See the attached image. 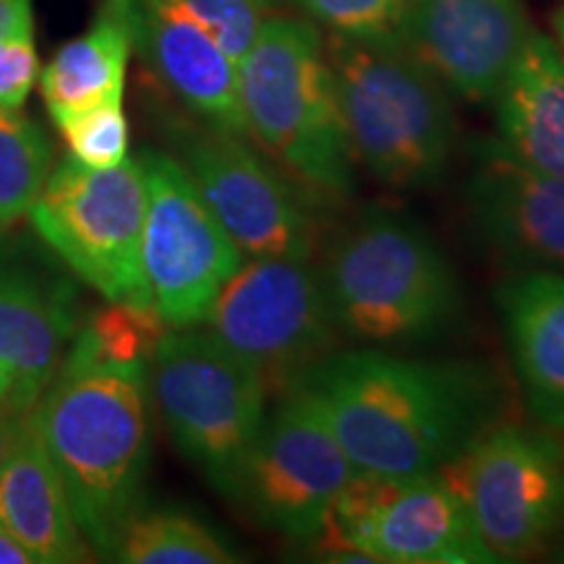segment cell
I'll return each mask as SVG.
<instances>
[{
    "label": "cell",
    "instance_id": "1",
    "mask_svg": "<svg viewBox=\"0 0 564 564\" xmlns=\"http://www.w3.org/2000/svg\"><path fill=\"white\" fill-rule=\"evenodd\" d=\"M291 390L366 476L436 474L505 411L502 382L484 364L379 348H337Z\"/></svg>",
    "mask_w": 564,
    "mask_h": 564
},
{
    "label": "cell",
    "instance_id": "2",
    "mask_svg": "<svg viewBox=\"0 0 564 564\" xmlns=\"http://www.w3.org/2000/svg\"><path fill=\"white\" fill-rule=\"evenodd\" d=\"M32 413L76 525L91 552L110 560L123 528L144 507L150 470L147 366L95 361L68 348Z\"/></svg>",
    "mask_w": 564,
    "mask_h": 564
},
{
    "label": "cell",
    "instance_id": "3",
    "mask_svg": "<svg viewBox=\"0 0 564 564\" xmlns=\"http://www.w3.org/2000/svg\"><path fill=\"white\" fill-rule=\"evenodd\" d=\"M319 274L337 335L356 348H419L463 322L465 293L453 262L403 212H358L329 238Z\"/></svg>",
    "mask_w": 564,
    "mask_h": 564
},
{
    "label": "cell",
    "instance_id": "4",
    "mask_svg": "<svg viewBox=\"0 0 564 564\" xmlns=\"http://www.w3.org/2000/svg\"><path fill=\"white\" fill-rule=\"evenodd\" d=\"M246 137L316 207L356 192V160L343 129L324 32L306 17L274 13L238 61Z\"/></svg>",
    "mask_w": 564,
    "mask_h": 564
},
{
    "label": "cell",
    "instance_id": "5",
    "mask_svg": "<svg viewBox=\"0 0 564 564\" xmlns=\"http://www.w3.org/2000/svg\"><path fill=\"white\" fill-rule=\"evenodd\" d=\"M324 51L356 165L398 192L436 186L457 147L453 91L398 40L324 32Z\"/></svg>",
    "mask_w": 564,
    "mask_h": 564
},
{
    "label": "cell",
    "instance_id": "6",
    "mask_svg": "<svg viewBox=\"0 0 564 564\" xmlns=\"http://www.w3.org/2000/svg\"><path fill=\"white\" fill-rule=\"evenodd\" d=\"M150 398L178 453L232 502L270 411V387L207 327L171 329L147 366Z\"/></svg>",
    "mask_w": 564,
    "mask_h": 564
},
{
    "label": "cell",
    "instance_id": "7",
    "mask_svg": "<svg viewBox=\"0 0 564 564\" xmlns=\"http://www.w3.org/2000/svg\"><path fill=\"white\" fill-rule=\"evenodd\" d=\"M470 514L494 564L546 554L564 533V442L499 419L436 470Z\"/></svg>",
    "mask_w": 564,
    "mask_h": 564
},
{
    "label": "cell",
    "instance_id": "8",
    "mask_svg": "<svg viewBox=\"0 0 564 564\" xmlns=\"http://www.w3.org/2000/svg\"><path fill=\"white\" fill-rule=\"evenodd\" d=\"M303 549L324 562L494 564L463 499L440 474H358Z\"/></svg>",
    "mask_w": 564,
    "mask_h": 564
},
{
    "label": "cell",
    "instance_id": "9",
    "mask_svg": "<svg viewBox=\"0 0 564 564\" xmlns=\"http://www.w3.org/2000/svg\"><path fill=\"white\" fill-rule=\"evenodd\" d=\"M147 181L141 162L89 167L76 158L61 162L32 204L30 220L79 280L105 301L150 306L141 270Z\"/></svg>",
    "mask_w": 564,
    "mask_h": 564
},
{
    "label": "cell",
    "instance_id": "10",
    "mask_svg": "<svg viewBox=\"0 0 564 564\" xmlns=\"http://www.w3.org/2000/svg\"><path fill=\"white\" fill-rule=\"evenodd\" d=\"M202 327L285 392L340 348L319 264L312 257H246Z\"/></svg>",
    "mask_w": 564,
    "mask_h": 564
},
{
    "label": "cell",
    "instance_id": "11",
    "mask_svg": "<svg viewBox=\"0 0 564 564\" xmlns=\"http://www.w3.org/2000/svg\"><path fill=\"white\" fill-rule=\"evenodd\" d=\"M139 162L147 181L141 270L150 306L171 329L199 327L246 257L178 158L147 150Z\"/></svg>",
    "mask_w": 564,
    "mask_h": 564
},
{
    "label": "cell",
    "instance_id": "12",
    "mask_svg": "<svg viewBox=\"0 0 564 564\" xmlns=\"http://www.w3.org/2000/svg\"><path fill=\"white\" fill-rule=\"evenodd\" d=\"M178 160L243 257H314L319 207L249 137L196 121L175 129Z\"/></svg>",
    "mask_w": 564,
    "mask_h": 564
},
{
    "label": "cell",
    "instance_id": "13",
    "mask_svg": "<svg viewBox=\"0 0 564 564\" xmlns=\"http://www.w3.org/2000/svg\"><path fill=\"white\" fill-rule=\"evenodd\" d=\"M356 476L322 415L299 390H285L246 455L232 502L264 531L303 546Z\"/></svg>",
    "mask_w": 564,
    "mask_h": 564
},
{
    "label": "cell",
    "instance_id": "14",
    "mask_svg": "<svg viewBox=\"0 0 564 564\" xmlns=\"http://www.w3.org/2000/svg\"><path fill=\"white\" fill-rule=\"evenodd\" d=\"M463 199L478 241L510 272L564 274V178L525 165L494 133L470 147Z\"/></svg>",
    "mask_w": 564,
    "mask_h": 564
},
{
    "label": "cell",
    "instance_id": "15",
    "mask_svg": "<svg viewBox=\"0 0 564 564\" xmlns=\"http://www.w3.org/2000/svg\"><path fill=\"white\" fill-rule=\"evenodd\" d=\"M531 32L525 0H403L398 42L455 100L486 105Z\"/></svg>",
    "mask_w": 564,
    "mask_h": 564
},
{
    "label": "cell",
    "instance_id": "16",
    "mask_svg": "<svg viewBox=\"0 0 564 564\" xmlns=\"http://www.w3.org/2000/svg\"><path fill=\"white\" fill-rule=\"evenodd\" d=\"M133 51L196 121L246 137L238 63L173 0H126Z\"/></svg>",
    "mask_w": 564,
    "mask_h": 564
},
{
    "label": "cell",
    "instance_id": "17",
    "mask_svg": "<svg viewBox=\"0 0 564 564\" xmlns=\"http://www.w3.org/2000/svg\"><path fill=\"white\" fill-rule=\"evenodd\" d=\"M494 301L525 411L564 434V274L510 272Z\"/></svg>",
    "mask_w": 564,
    "mask_h": 564
},
{
    "label": "cell",
    "instance_id": "18",
    "mask_svg": "<svg viewBox=\"0 0 564 564\" xmlns=\"http://www.w3.org/2000/svg\"><path fill=\"white\" fill-rule=\"evenodd\" d=\"M0 528L30 552L34 564H76L95 554L76 525L32 411L21 415L17 442L0 465Z\"/></svg>",
    "mask_w": 564,
    "mask_h": 564
},
{
    "label": "cell",
    "instance_id": "19",
    "mask_svg": "<svg viewBox=\"0 0 564 564\" xmlns=\"http://www.w3.org/2000/svg\"><path fill=\"white\" fill-rule=\"evenodd\" d=\"M491 105L507 150L564 178V55L549 34L533 26Z\"/></svg>",
    "mask_w": 564,
    "mask_h": 564
},
{
    "label": "cell",
    "instance_id": "20",
    "mask_svg": "<svg viewBox=\"0 0 564 564\" xmlns=\"http://www.w3.org/2000/svg\"><path fill=\"white\" fill-rule=\"evenodd\" d=\"M131 53L126 0H102L95 24L82 37L66 42L40 70L42 97L55 126L82 110L123 100Z\"/></svg>",
    "mask_w": 564,
    "mask_h": 564
},
{
    "label": "cell",
    "instance_id": "21",
    "mask_svg": "<svg viewBox=\"0 0 564 564\" xmlns=\"http://www.w3.org/2000/svg\"><path fill=\"white\" fill-rule=\"evenodd\" d=\"M74 335V316L61 295L37 282L0 274V361L19 382L26 411L53 382Z\"/></svg>",
    "mask_w": 564,
    "mask_h": 564
},
{
    "label": "cell",
    "instance_id": "22",
    "mask_svg": "<svg viewBox=\"0 0 564 564\" xmlns=\"http://www.w3.org/2000/svg\"><path fill=\"white\" fill-rule=\"evenodd\" d=\"M110 560L123 564H236L243 562V556L192 512L141 507L123 528Z\"/></svg>",
    "mask_w": 564,
    "mask_h": 564
},
{
    "label": "cell",
    "instance_id": "23",
    "mask_svg": "<svg viewBox=\"0 0 564 564\" xmlns=\"http://www.w3.org/2000/svg\"><path fill=\"white\" fill-rule=\"evenodd\" d=\"M53 167L45 131L19 110L0 108V230L30 215Z\"/></svg>",
    "mask_w": 564,
    "mask_h": 564
},
{
    "label": "cell",
    "instance_id": "24",
    "mask_svg": "<svg viewBox=\"0 0 564 564\" xmlns=\"http://www.w3.org/2000/svg\"><path fill=\"white\" fill-rule=\"evenodd\" d=\"M171 333L152 306L108 301L91 314L70 348L95 361L118 366H150L162 337Z\"/></svg>",
    "mask_w": 564,
    "mask_h": 564
},
{
    "label": "cell",
    "instance_id": "25",
    "mask_svg": "<svg viewBox=\"0 0 564 564\" xmlns=\"http://www.w3.org/2000/svg\"><path fill=\"white\" fill-rule=\"evenodd\" d=\"M202 26L217 47L232 61H241L274 13V0H173Z\"/></svg>",
    "mask_w": 564,
    "mask_h": 564
},
{
    "label": "cell",
    "instance_id": "26",
    "mask_svg": "<svg viewBox=\"0 0 564 564\" xmlns=\"http://www.w3.org/2000/svg\"><path fill=\"white\" fill-rule=\"evenodd\" d=\"M70 158L89 167L121 165L129 158V121L123 100L102 102L58 123Z\"/></svg>",
    "mask_w": 564,
    "mask_h": 564
},
{
    "label": "cell",
    "instance_id": "27",
    "mask_svg": "<svg viewBox=\"0 0 564 564\" xmlns=\"http://www.w3.org/2000/svg\"><path fill=\"white\" fill-rule=\"evenodd\" d=\"M322 32L398 40L403 0H293Z\"/></svg>",
    "mask_w": 564,
    "mask_h": 564
},
{
    "label": "cell",
    "instance_id": "28",
    "mask_svg": "<svg viewBox=\"0 0 564 564\" xmlns=\"http://www.w3.org/2000/svg\"><path fill=\"white\" fill-rule=\"evenodd\" d=\"M40 79L34 30L0 40V108L19 110Z\"/></svg>",
    "mask_w": 564,
    "mask_h": 564
},
{
    "label": "cell",
    "instance_id": "29",
    "mask_svg": "<svg viewBox=\"0 0 564 564\" xmlns=\"http://www.w3.org/2000/svg\"><path fill=\"white\" fill-rule=\"evenodd\" d=\"M34 30L32 0H0V40Z\"/></svg>",
    "mask_w": 564,
    "mask_h": 564
},
{
    "label": "cell",
    "instance_id": "30",
    "mask_svg": "<svg viewBox=\"0 0 564 564\" xmlns=\"http://www.w3.org/2000/svg\"><path fill=\"white\" fill-rule=\"evenodd\" d=\"M21 415L24 413L13 411V408H0V465L9 457L13 442H17Z\"/></svg>",
    "mask_w": 564,
    "mask_h": 564
},
{
    "label": "cell",
    "instance_id": "31",
    "mask_svg": "<svg viewBox=\"0 0 564 564\" xmlns=\"http://www.w3.org/2000/svg\"><path fill=\"white\" fill-rule=\"evenodd\" d=\"M0 408H13V411L26 413L24 403H21L17 377H13V371L3 361H0Z\"/></svg>",
    "mask_w": 564,
    "mask_h": 564
},
{
    "label": "cell",
    "instance_id": "32",
    "mask_svg": "<svg viewBox=\"0 0 564 564\" xmlns=\"http://www.w3.org/2000/svg\"><path fill=\"white\" fill-rule=\"evenodd\" d=\"M0 564H34L30 552L3 528H0Z\"/></svg>",
    "mask_w": 564,
    "mask_h": 564
},
{
    "label": "cell",
    "instance_id": "33",
    "mask_svg": "<svg viewBox=\"0 0 564 564\" xmlns=\"http://www.w3.org/2000/svg\"><path fill=\"white\" fill-rule=\"evenodd\" d=\"M552 32H554L552 40L556 42V47H560L564 55V0L560 3V9L552 13Z\"/></svg>",
    "mask_w": 564,
    "mask_h": 564
},
{
    "label": "cell",
    "instance_id": "34",
    "mask_svg": "<svg viewBox=\"0 0 564 564\" xmlns=\"http://www.w3.org/2000/svg\"><path fill=\"white\" fill-rule=\"evenodd\" d=\"M549 556H552V560L554 562H564V533L560 535V539H556L554 541V546L552 549H549V552H546Z\"/></svg>",
    "mask_w": 564,
    "mask_h": 564
},
{
    "label": "cell",
    "instance_id": "35",
    "mask_svg": "<svg viewBox=\"0 0 564 564\" xmlns=\"http://www.w3.org/2000/svg\"><path fill=\"white\" fill-rule=\"evenodd\" d=\"M560 436H562V442H564V434H560Z\"/></svg>",
    "mask_w": 564,
    "mask_h": 564
}]
</instances>
